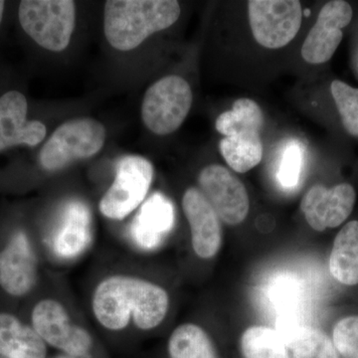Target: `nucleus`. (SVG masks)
I'll list each match as a JSON object with an SVG mask.
<instances>
[{"instance_id": "7ed1b4c3", "label": "nucleus", "mask_w": 358, "mask_h": 358, "mask_svg": "<svg viewBox=\"0 0 358 358\" xmlns=\"http://www.w3.org/2000/svg\"><path fill=\"white\" fill-rule=\"evenodd\" d=\"M23 31L42 48H67L76 23V6L71 0H24L18 8Z\"/></svg>"}, {"instance_id": "9b49d317", "label": "nucleus", "mask_w": 358, "mask_h": 358, "mask_svg": "<svg viewBox=\"0 0 358 358\" xmlns=\"http://www.w3.org/2000/svg\"><path fill=\"white\" fill-rule=\"evenodd\" d=\"M352 20V8L348 2L334 0L324 4L301 47L303 60L310 64H322L331 60L343 40L341 29Z\"/></svg>"}, {"instance_id": "c85d7f7f", "label": "nucleus", "mask_w": 358, "mask_h": 358, "mask_svg": "<svg viewBox=\"0 0 358 358\" xmlns=\"http://www.w3.org/2000/svg\"><path fill=\"white\" fill-rule=\"evenodd\" d=\"M58 358H69V357H58Z\"/></svg>"}, {"instance_id": "f3484780", "label": "nucleus", "mask_w": 358, "mask_h": 358, "mask_svg": "<svg viewBox=\"0 0 358 358\" xmlns=\"http://www.w3.org/2000/svg\"><path fill=\"white\" fill-rule=\"evenodd\" d=\"M46 345L33 327L11 313H0V355L7 358H46Z\"/></svg>"}, {"instance_id": "a878e982", "label": "nucleus", "mask_w": 358, "mask_h": 358, "mask_svg": "<svg viewBox=\"0 0 358 358\" xmlns=\"http://www.w3.org/2000/svg\"><path fill=\"white\" fill-rule=\"evenodd\" d=\"M270 296L280 313L301 312V289L293 280L282 279L271 287Z\"/></svg>"}, {"instance_id": "f03ea898", "label": "nucleus", "mask_w": 358, "mask_h": 358, "mask_svg": "<svg viewBox=\"0 0 358 358\" xmlns=\"http://www.w3.org/2000/svg\"><path fill=\"white\" fill-rule=\"evenodd\" d=\"M180 13L176 0H109L103 10V31L110 46L131 51L173 25Z\"/></svg>"}, {"instance_id": "412c9836", "label": "nucleus", "mask_w": 358, "mask_h": 358, "mask_svg": "<svg viewBox=\"0 0 358 358\" xmlns=\"http://www.w3.org/2000/svg\"><path fill=\"white\" fill-rule=\"evenodd\" d=\"M264 115L260 106L251 99H238L232 109L222 113L215 122V128L224 136L250 133H261Z\"/></svg>"}, {"instance_id": "2eb2a0df", "label": "nucleus", "mask_w": 358, "mask_h": 358, "mask_svg": "<svg viewBox=\"0 0 358 358\" xmlns=\"http://www.w3.org/2000/svg\"><path fill=\"white\" fill-rule=\"evenodd\" d=\"M176 210L166 195L155 192L148 197L131 223V240L138 248L152 251L159 248L173 229Z\"/></svg>"}, {"instance_id": "5701e85b", "label": "nucleus", "mask_w": 358, "mask_h": 358, "mask_svg": "<svg viewBox=\"0 0 358 358\" xmlns=\"http://www.w3.org/2000/svg\"><path fill=\"white\" fill-rule=\"evenodd\" d=\"M289 348L293 352L294 358H341L333 339L310 326L299 334Z\"/></svg>"}, {"instance_id": "9d476101", "label": "nucleus", "mask_w": 358, "mask_h": 358, "mask_svg": "<svg viewBox=\"0 0 358 358\" xmlns=\"http://www.w3.org/2000/svg\"><path fill=\"white\" fill-rule=\"evenodd\" d=\"M357 201L352 185L341 183L331 188L310 187L303 197L301 209L310 228L317 232L338 228L350 217Z\"/></svg>"}, {"instance_id": "4468645a", "label": "nucleus", "mask_w": 358, "mask_h": 358, "mask_svg": "<svg viewBox=\"0 0 358 358\" xmlns=\"http://www.w3.org/2000/svg\"><path fill=\"white\" fill-rule=\"evenodd\" d=\"M183 211L192 231L195 254L201 259H210L222 245L221 220L199 189L189 187L182 199Z\"/></svg>"}, {"instance_id": "6e6552de", "label": "nucleus", "mask_w": 358, "mask_h": 358, "mask_svg": "<svg viewBox=\"0 0 358 358\" xmlns=\"http://www.w3.org/2000/svg\"><path fill=\"white\" fill-rule=\"evenodd\" d=\"M32 327L45 343L75 357H86L91 350V336L83 327L71 322L69 315L59 301L46 299L32 310Z\"/></svg>"}, {"instance_id": "f257e3e1", "label": "nucleus", "mask_w": 358, "mask_h": 358, "mask_svg": "<svg viewBox=\"0 0 358 358\" xmlns=\"http://www.w3.org/2000/svg\"><path fill=\"white\" fill-rule=\"evenodd\" d=\"M169 307L167 292L140 278L117 275L96 286L92 308L96 320L110 331H122L131 320L148 331L162 324Z\"/></svg>"}, {"instance_id": "dca6fc26", "label": "nucleus", "mask_w": 358, "mask_h": 358, "mask_svg": "<svg viewBox=\"0 0 358 358\" xmlns=\"http://www.w3.org/2000/svg\"><path fill=\"white\" fill-rule=\"evenodd\" d=\"M93 240L92 217L83 202L71 201L66 205L62 219L52 236L55 255L69 260L81 255Z\"/></svg>"}, {"instance_id": "bb28decb", "label": "nucleus", "mask_w": 358, "mask_h": 358, "mask_svg": "<svg viewBox=\"0 0 358 358\" xmlns=\"http://www.w3.org/2000/svg\"><path fill=\"white\" fill-rule=\"evenodd\" d=\"M303 155L299 145H289L282 155L278 173V179L285 187H294L300 178Z\"/></svg>"}, {"instance_id": "4be33fe9", "label": "nucleus", "mask_w": 358, "mask_h": 358, "mask_svg": "<svg viewBox=\"0 0 358 358\" xmlns=\"http://www.w3.org/2000/svg\"><path fill=\"white\" fill-rule=\"evenodd\" d=\"M241 350L245 358H289L281 336L268 327L247 329L242 334Z\"/></svg>"}, {"instance_id": "a211bd4d", "label": "nucleus", "mask_w": 358, "mask_h": 358, "mask_svg": "<svg viewBox=\"0 0 358 358\" xmlns=\"http://www.w3.org/2000/svg\"><path fill=\"white\" fill-rule=\"evenodd\" d=\"M331 275L339 284L358 285V221H350L339 230L329 255Z\"/></svg>"}, {"instance_id": "0eeeda50", "label": "nucleus", "mask_w": 358, "mask_h": 358, "mask_svg": "<svg viewBox=\"0 0 358 358\" xmlns=\"http://www.w3.org/2000/svg\"><path fill=\"white\" fill-rule=\"evenodd\" d=\"M248 15L256 41L266 48L279 49L300 31L303 14L298 0H250Z\"/></svg>"}, {"instance_id": "aec40b11", "label": "nucleus", "mask_w": 358, "mask_h": 358, "mask_svg": "<svg viewBox=\"0 0 358 358\" xmlns=\"http://www.w3.org/2000/svg\"><path fill=\"white\" fill-rule=\"evenodd\" d=\"M169 352L171 358H219L208 334L193 324L174 329L169 338Z\"/></svg>"}, {"instance_id": "1a4fd4ad", "label": "nucleus", "mask_w": 358, "mask_h": 358, "mask_svg": "<svg viewBox=\"0 0 358 358\" xmlns=\"http://www.w3.org/2000/svg\"><path fill=\"white\" fill-rule=\"evenodd\" d=\"M199 185L200 192L224 223L238 225L248 216L250 201L246 187L225 167L219 164L205 167L199 174Z\"/></svg>"}, {"instance_id": "39448f33", "label": "nucleus", "mask_w": 358, "mask_h": 358, "mask_svg": "<svg viewBox=\"0 0 358 358\" xmlns=\"http://www.w3.org/2000/svg\"><path fill=\"white\" fill-rule=\"evenodd\" d=\"M192 92L183 78H162L148 89L141 105V119L157 136L173 134L185 121L192 109Z\"/></svg>"}, {"instance_id": "20e7f679", "label": "nucleus", "mask_w": 358, "mask_h": 358, "mask_svg": "<svg viewBox=\"0 0 358 358\" xmlns=\"http://www.w3.org/2000/svg\"><path fill=\"white\" fill-rule=\"evenodd\" d=\"M105 141L106 129L100 122L91 117L71 120L61 124L40 150V164L46 171H59L98 154Z\"/></svg>"}, {"instance_id": "f8f14e48", "label": "nucleus", "mask_w": 358, "mask_h": 358, "mask_svg": "<svg viewBox=\"0 0 358 358\" xmlns=\"http://www.w3.org/2000/svg\"><path fill=\"white\" fill-rule=\"evenodd\" d=\"M43 122L28 120V102L20 91L0 96V152L17 145L33 148L46 136Z\"/></svg>"}, {"instance_id": "ddd939ff", "label": "nucleus", "mask_w": 358, "mask_h": 358, "mask_svg": "<svg viewBox=\"0 0 358 358\" xmlns=\"http://www.w3.org/2000/svg\"><path fill=\"white\" fill-rule=\"evenodd\" d=\"M38 279L37 261L24 232L16 233L0 252V287L13 296H23Z\"/></svg>"}, {"instance_id": "cd10ccee", "label": "nucleus", "mask_w": 358, "mask_h": 358, "mask_svg": "<svg viewBox=\"0 0 358 358\" xmlns=\"http://www.w3.org/2000/svg\"><path fill=\"white\" fill-rule=\"evenodd\" d=\"M6 1H1V0H0V24H1L4 13H6Z\"/></svg>"}, {"instance_id": "6ab92c4d", "label": "nucleus", "mask_w": 358, "mask_h": 358, "mask_svg": "<svg viewBox=\"0 0 358 358\" xmlns=\"http://www.w3.org/2000/svg\"><path fill=\"white\" fill-rule=\"evenodd\" d=\"M219 150L228 166L239 173L251 171L263 159L260 133L255 131L224 136L219 143Z\"/></svg>"}, {"instance_id": "b1692460", "label": "nucleus", "mask_w": 358, "mask_h": 358, "mask_svg": "<svg viewBox=\"0 0 358 358\" xmlns=\"http://www.w3.org/2000/svg\"><path fill=\"white\" fill-rule=\"evenodd\" d=\"M331 90L346 131L358 136V89L336 80Z\"/></svg>"}, {"instance_id": "393cba45", "label": "nucleus", "mask_w": 358, "mask_h": 358, "mask_svg": "<svg viewBox=\"0 0 358 358\" xmlns=\"http://www.w3.org/2000/svg\"><path fill=\"white\" fill-rule=\"evenodd\" d=\"M331 339L339 357L358 358V315L338 320Z\"/></svg>"}, {"instance_id": "423d86ee", "label": "nucleus", "mask_w": 358, "mask_h": 358, "mask_svg": "<svg viewBox=\"0 0 358 358\" xmlns=\"http://www.w3.org/2000/svg\"><path fill=\"white\" fill-rule=\"evenodd\" d=\"M154 178L152 162L138 155L122 157L114 182L101 199V213L112 220H122L136 210L147 196Z\"/></svg>"}]
</instances>
